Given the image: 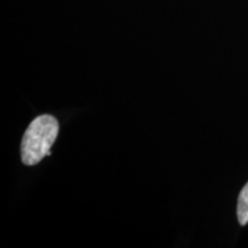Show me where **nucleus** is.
<instances>
[{
  "mask_svg": "<svg viewBox=\"0 0 248 248\" xmlns=\"http://www.w3.org/2000/svg\"><path fill=\"white\" fill-rule=\"evenodd\" d=\"M59 133L58 120L52 115L36 117L28 126L21 142V159L26 166H35L51 154Z\"/></svg>",
  "mask_w": 248,
  "mask_h": 248,
  "instance_id": "obj_1",
  "label": "nucleus"
},
{
  "mask_svg": "<svg viewBox=\"0 0 248 248\" xmlns=\"http://www.w3.org/2000/svg\"><path fill=\"white\" fill-rule=\"evenodd\" d=\"M237 216L240 225H246L248 223V183L241 190L238 198Z\"/></svg>",
  "mask_w": 248,
  "mask_h": 248,
  "instance_id": "obj_2",
  "label": "nucleus"
}]
</instances>
